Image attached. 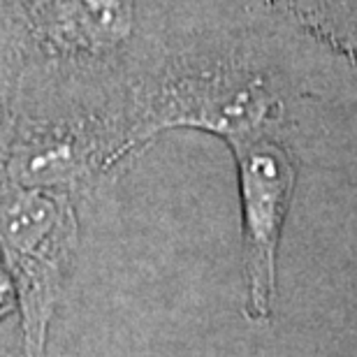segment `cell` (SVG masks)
I'll list each match as a JSON object with an SVG mask.
<instances>
[{
	"label": "cell",
	"instance_id": "cell-1",
	"mask_svg": "<svg viewBox=\"0 0 357 357\" xmlns=\"http://www.w3.org/2000/svg\"><path fill=\"white\" fill-rule=\"evenodd\" d=\"M234 158L239 162L241 197H244V246L251 311L267 316L274 290V253L295 185L290 155L271 139L251 132L230 135Z\"/></svg>",
	"mask_w": 357,
	"mask_h": 357
},
{
	"label": "cell",
	"instance_id": "cell-2",
	"mask_svg": "<svg viewBox=\"0 0 357 357\" xmlns=\"http://www.w3.org/2000/svg\"><path fill=\"white\" fill-rule=\"evenodd\" d=\"M271 5L304 33L357 61V0H271Z\"/></svg>",
	"mask_w": 357,
	"mask_h": 357
},
{
	"label": "cell",
	"instance_id": "cell-3",
	"mask_svg": "<svg viewBox=\"0 0 357 357\" xmlns=\"http://www.w3.org/2000/svg\"><path fill=\"white\" fill-rule=\"evenodd\" d=\"M19 302V285L14 278L10 265L0 262V320L17 309Z\"/></svg>",
	"mask_w": 357,
	"mask_h": 357
}]
</instances>
